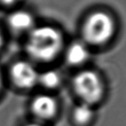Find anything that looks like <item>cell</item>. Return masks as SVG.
I'll return each instance as SVG.
<instances>
[{
    "label": "cell",
    "mask_w": 126,
    "mask_h": 126,
    "mask_svg": "<svg viewBox=\"0 0 126 126\" xmlns=\"http://www.w3.org/2000/svg\"><path fill=\"white\" fill-rule=\"evenodd\" d=\"M63 45L60 31L53 27L42 26L30 31L26 42V51L31 58L42 62L55 59Z\"/></svg>",
    "instance_id": "obj_1"
},
{
    "label": "cell",
    "mask_w": 126,
    "mask_h": 126,
    "mask_svg": "<svg viewBox=\"0 0 126 126\" xmlns=\"http://www.w3.org/2000/svg\"><path fill=\"white\" fill-rule=\"evenodd\" d=\"M115 32V23L105 12L93 13L83 27V35L86 42L92 45H102L111 39Z\"/></svg>",
    "instance_id": "obj_2"
},
{
    "label": "cell",
    "mask_w": 126,
    "mask_h": 126,
    "mask_svg": "<svg viewBox=\"0 0 126 126\" xmlns=\"http://www.w3.org/2000/svg\"><path fill=\"white\" fill-rule=\"evenodd\" d=\"M73 86L76 94L83 103L93 105L103 98L104 84L98 74L92 70H85L75 75Z\"/></svg>",
    "instance_id": "obj_3"
},
{
    "label": "cell",
    "mask_w": 126,
    "mask_h": 126,
    "mask_svg": "<svg viewBox=\"0 0 126 126\" xmlns=\"http://www.w3.org/2000/svg\"><path fill=\"white\" fill-rule=\"evenodd\" d=\"M11 76L14 84L21 89H32L38 84L39 73L28 61H20L15 63L11 67Z\"/></svg>",
    "instance_id": "obj_4"
},
{
    "label": "cell",
    "mask_w": 126,
    "mask_h": 126,
    "mask_svg": "<svg viewBox=\"0 0 126 126\" xmlns=\"http://www.w3.org/2000/svg\"><path fill=\"white\" fill-rule=\"evenodd\" d=\"M31 110L39 119L48 120L54 117L57 112V102L50 95H38L32 101Z\"/></svg>",
    "instance_id": "obj_5"
},
{
    "label": "cell",
    "mask_w": 126,
    "mask_h": 126,
    "mask_svg": "<svg viewBox=\"0 0 126 126\" xmlns=\"http://www.w3.org/2000/svg\"><path fill=\"white\" fill-rule=\"evenodd\" d=\"M10 28L15 32H25L31 30L34 24V18L30 13L23 11L13 12L8 18Z\"/></svg>",
    "instance_id": "obj_6"
},
{
    "label": "cell",
    "mask_w": 126,
    "mask_h": 126,
    "mask_svg": "<svg viewBox=\"0 0 126 126\" xmlns=\"http://www.w3.org/2000/svg\"><path fill=\"white\" fill-rule=\"evenodd\" d=\"M90 55L88 47L82 42H74L67 51V61L71 65H80Z\"/></svg>",
    "instance_id": "obj_7"
},
{
    "label": "cell",
    "mask_w": 126,
    "mask_h": 126,
    "mask_svg": "<svg viewBox=\"0 0 126 126\" xmlns=\"http://www.w3.org/2000/svg\"><path fill=\"white\" fill-rule=\"evenodd\" d=\"M94 116L93 105L81 102L76 105L73 111V117L74 122L79 125H86L90 123Z\"/></svg>",
    "instance_id": "obj_8"
},
{
    "label": "cell",
    "mask_w": 126,
    "mask_h": 126,
    "mask_svg": "<svg viewBox=\"0 0 126 126\" xmlns=\"http://www.w3.org/2000/svg\"><path fill=\"white\" fill-rule=\"evenodd\" d=\"M61 77L57 71L48 69L39 74L38 84L47 89H54L61 84Z\"/></svg>",
    "instance_id": "obj_9"
},
{
    "label": "cell",
    "mask_w": 126,
    "mask_h": 126,
    "mask_svg": "<svg viewBox=\"0 0 126 126\" xmlns=\"http://www.w3.org/2000/svg\"><path fill=\"white\" fill-rule=\"evenodd\" d=\"M15 2H16V0H0V4H2L3 5L5 6L12 5Z\"/></svg>",
    "instance_id": "obj_10"
},
{
    "label": "cell",
    "mask_w": 126,
    "mask_h": 126,
    "mask_svg": "<svg viewBox=\"0 0 126 126\" xmlns=\"http://www.w3.org/2000/svg\"><path fill=\"white\" fill-rule=\"evenodd\" d=\"M3 44H4V35H3V33L0 30V48L2 47Z\"/></svg>",
    "instance_id": "obj_11"
},
{
    "label": "cell",
    "mask_w": 126,
    "mask_h": 126,
    "mask_svg": "<svg viewBox=\"0 0 126 126\" xmlns=\"http://www.w3.org/2000/svg\"><path fill=\"white\" fill-rule=\"evenodd\" d=\"M25 126H46V125L40 124V123H31V124H29Z\"/></svg>",
    "instance_id": "obj_12"
},
{
    "label": "cell",
    "mask_w": 126,
    "mask_h": 126,
    "mask_svg": "<svg viewBox=\"0 0 126 126\" xmlns=\"http://www.w3.org/2000/svg\"><path fill=\"white\" fill-rule=\"evenodd\" d=\"M2 84H3V81H2V75H1V73H0V90H1V87H2Z\"/></svg>",
    "instance_id": "obj_13"
}]
</instances>
